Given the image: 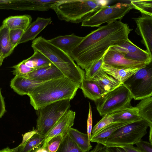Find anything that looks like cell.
Instances as JSON below:
<instances>
[{
  "mask_svg": "<svg viewBox=\"0 0 152 152\" xmlns=\"http://www.w3.org/2000/svg\"><path fill=\"white\" fill-rule=\"evenodd\" d=\"M132 30L121 20L101 26L83 37L69 55L77 65L85 69L102 58L110 47L129 39Z\"/></svg>",
  "mask_w": 152,
  "mask_h": 152,
  "instance_id": "obj_1",
  "label": "cell"
},
{
  "mask_svg": "<svg viewBox=\"0 0 152 152\" xmlns=\"http://www.w3.org/2000/svg\"><path fill=\"white\" fill-rule=\"evenodd\" d=\"M80 84L65 77L45 82L28 95L30 104L37 110L57 101L71 100L75 96Z\"/></svg>",
  "mask_w": 152,
  "mask_h": 152,
  "instance_id": "obj_2",
  "label": "cell"
},
{
  "mask_svg": "<svg viewBox=\"0 0 152 152\" xmlns=\"http://www.w3.org/2000/svg\"><path fill=\"white\" fill-rule=\"evenodd\" d=\"M31 46L34 50L38 51L45 56L69 80L81 84L85 78V71L75 63L68 53L42 36L33 40Z\"/></svg>",
  "mask_w": 152,
  "mask_h": 152,
  "instance_id": "obj_3",
  "label": "cell"
},
{
  "mask_svg": "<svg viewBox=\"0 0 152 152\" xmlns=\"http://www.w3.org/2000/svg\"><path fill=\"white\" fill-rule=\"evenodd\" d=\"M107 3V1L62 0L52 10L59 20L79 23L94 15Z\"/></svg>",
  "mask_w": 152,
  "mask_h": 152,
  "instance_id": "obj_4",
  "label": "cell"
},
{
  "mask_svg": "<svg viewBox=\"0 0 152 152\" xmlns=\"http://www.w3.org/2000/svg\"><path fill=\"white\" fill-rule=\"evenodd\" d=\"M149 124L141 119L126 125L114 132L108 139L105 147H121L134 145L147 133Z\"/></svg>",
  "mask_w": 152,
  "mask_h": 152,
  "instance_id": "obj_5",
  "label": "cell"
},
{
  "mask_svg": "<svg viewBox=\"0 0 152 152\" xmlns=\"http://www.w3.org/2000/svg\"><path fill=\"white\" fill-rule=\"evenodd\" d=\"M70 99L57 101L36 111L37 116L36 129L44 136L70 107Z\"/></svg>",
  "mask_w": 152,
  "mask_h": 152,
  "instance_id": "obj_6",
  "label": "cell"
},
{
  "mask_svg": "<svg viewBox=\"0 0 152 152\" xmlns=\"http://www.w3.org/2000/svg\"><path fill=\"white\" fill-rule=\"evenodd\" d=\"M132 94L124 84L103 95L96 102L99 115L103 116L120 109L132 106Z\"/></svg>",
  "mask_w": 152,
  "mask_h": 152,
  "instance_id": "obj_7",
  "label": "cell"
},
{
  "mask_svg": "<svg viewBox=\"0 0 152 152\" xmlns=\"http://www.w3.org/2000/svg\"><path fill=\"white\" fill-rule=\"evenodd\" d=\"M124 84L134 100H142L152 96V61L139 69Z\"/></svg>",
  "mask_w": 152,
  "mask_h": 152,
  "instance_id": "obj_8",
  "label": "cell"
},
{
  "mask_svg": "<svg viewBox=\"0 0 152 152\" xmlns=\"http://www.w3.org/2000/svg\"><path fill=\"white\" fill-rule=\"evenodd\" d=\"M133 8L130 3H118L113 5L105 6L94 15L81 23L84 27H99L118 20H121Z\"/></svg>",
  "mask_w": 152,
  "mask_h": 152,
  "instance_id": "obj_9",
  "label": "cell"
},
{
  "mask_svg": "<svg viewBox=\"0 0 152 152\" xmlns=\"http://www.w3.org/2000/svg\"><path fill=\"white\" fill-rule=\"evenodd\" d=\"M121 54L125 58L149 63L152 57L146 50L134 44L129 39L110 47Z\"/></svg>",
  "mask_w": 152,
  "mask_h": 152,
  "instance_id": "obj_10",
  "label": "cell"
},
{
  "mask_svg": "<svg viewBox=\"0 0 152 152\" xmlns=\"http://www.w3.org/2000/svg\"><path fill=\"white\" fill-rule=\"evenodd\" d=\"M102 58L104 63L118 69L141 68L149 64L125 58L120 53L110 47L105 52Z\"/></svg>",
  "mask_w": 152,
  "mask_h": 152,
  "instance_id": "obj_11",
  "label": "cell"
},
{
  "mask_svg": "<svg viewBox=\"0 0 152 152\" xmlns=\"http://www.w3.org/2000/svg\"><path fill=\"white\" fill-rule=\"evenodd\" d=\"M133 19L137 26L135 32L141 37V42L152 57V16L142 14L141 16Z\"/></svg>",
  "mask_w": 152,
  "mask_h": 152,
  "instance_id": "obj_12",
  "label": "cell"
},
{
  "mask_svg": "<svg viewBox=\"0 0 152 152\" xmlns=\"http://www.w3.org/2000/svg\"><path fill=\"white\" fill-rule=\"evenodd\" d=\"M75 114V112L68 110L44 136V141L41 147L45 148L50 140L55 136L61 134L64 136L69 128L73 125Z\"/></svg>",
  "mask_w": 152,
  "mask_h": 152,
  "instance_id": "obj_13",
  "label": "cell"
},
{
  "mask_svg": "<svg viewBox=\"0 0 152 152\" xmlns=\"http://www.w3.org/2000/svg\"><path fill=\"white\" fill-rule=\"evenodd\" d=\"M61 1L16 0L14 3V7L16 10L47 11L52 9Z\"/></svg>",
  "mask_w": 152,
  "mask_h": 152,
  "instance_id": "obj_14",
  "label": "cell"
},
{
  "mask_svg": "<svg viewBox=\"0 0 152 152\" xmlns=\"http://www.w3.org/2000/svg\"><path fill=\"white\" fill-rule=\"evenodd\" d=\"M21 77L36 80L47 81L64 76L57 68L52 64L35 69Z\"/></svg>",
  "mask_w": 152,
  "mask_h": 152,
  "instance_id": "obj_15",
  "label": "cell"
},
{
  "mask_svg": "<svg viewBox=\"0 0 152 152\" xmlns=\"http://www.w3.org/2000/svg\"><path fill=\"white\" fill-rule=\"evenodd\" d=\"M45 82L46 81L36 80L15 75L11 81L10 86L18 94L28 95L39 85Z\"/></svg>",
  "mask_w": 152,
  "mask_h": 152,
  "instance_id": "obj_16",
  "label": "cell"
},
{
  "mask_svg": "<svg viewBox=\"0 0 152 152\" xmlns=\"http://www.w3.org/2000/svg\"><path fill=\"white\" fill-rule=\"evenodd\" d=\"M52 21L51 18L38 17L24 31L19 44L34 40L37 35Z\"/></svg>",
  "mask_w": 152,
  "mask_h": 152,
  "instance_id": "obj_17",
  "label": "cell"
},
{
  "mask_svg": "<svg viewBox=\"0 0 152 152\" xmlns=\"http://www.w3.org/2000/svg\"><path fill=\"white\" fill-rule=\"evenodd\" d=\"M83 38V37L73 33L69 35L59 36L48 40L55 46L69 54Z\"/></svg>",
  "mask_w": 152,
  "mask_h": 152,
  "instance_id": "obj_18",
  "label": "cell"
},
{
  "mask_svg": "<svg viewBox=\"0 0 152 152\" xmlns=\"http://www.w3.org/2000/svg\"><path fill=\"white\" fill-rule=\"evenodd\" d=\"M133 122H113L94 134H91V142L101 144L105 146L109 137L116 131Z\"/></svg>",
  "mask_w": 152,
  "mask_h": 152,
  "instance_id": "obj_19",
  "label": "cell"
},
{
  "mask_svg": "<svg viewBox=\"0 0 152 152\" xmlns=\"http://www.w3.org/2000/svg\"><path fill=\"white\" fill-rule=\"evenodd\" d=\"M80 88L85 97L96 102L105 94L102 88L92 80L85 78L80 84Z\"/></svg>",
  "mask_w": 152,
  "mask_h": 152,
  "instance_id": "obj_20",
  "label": "cell"
},
{
  "mask_svg": "<svg viewBox=\"0 0 152 152\" xmlns=\"http://www.w3.org/2000/svg\"><path fill=\"white\" fill-rule=\"evenodd\" d=\"M113 122H134L142 119L140 116L137 108L132 106L110 114Z\"/></svg>",
  "mask_w": 152,
  "mask_h": 152,
  "instance_id": "obj_21",
  "label": "cell"
},
{
  "mask_svg": "<svg viewBox=\"0 0 152 152\" xmlns=\"http://www.w3.org/2000/svg\"><path fill=\"white\" fill-rule=\"evenodd\" d=\"M102 69L122 84L141 68H131L125 69L115 68L103 63Z\"/></svg>",
  "mask_w": 152,
  "mask_h": 152,
  "instance_id": "obj_22",
  "label": "cell"
},
{
  "mask_svg": "<svg viewBox=\"0 0 152 152\" xmlns=\"http://www.w3.org/2000/svg\"><path fill=\"white\" fill-rule=\"evenodd\" d=\"M104 91L105 94L119 86L122 84L102 69L92 79Z\"/></svg>",
  "mask_w": 152,
  "mask_h": 152,
  "instance_id": "obj_23",
  "label": "cell"
},
{
  "mask_svg": "<svg viewBox=\"0 0 152 152\" xmlns=\"http://www.w3.org/2000/svg\"><path fill=\"white\" fill-rule=\"evenodd\" d=\"M32 19L31 16L28 15L11 16L5 19L2 25L9 30L20 29L25 31L31 23Z\"/></svg>",
  "mask_w": 152,
  "mask_h": 152,
  "instance_id": "obj_24",
  "label": "cell"
},
{
  "mask_svg": "<svg viewBox=\"0 0 152 152\" xmlns=\"http://www.w3.org/2000/svg\"><path fill=\"white\" fill-rule=\"evenodd\" d=\"M44 136L38 132L24 142L15 148L16 152H32L41 147L43 145Z\"/></svg>",
  "mask_w": 152,
  "mask_h": 152,
  "instance_id": "obj_25",
  "label": "cell"
},
{
  "mask_svg": "<svg viewBox=\"0 0 152 152\" xmlns=\"http://www.w3.org/2000/svg\"><path fill=\"white\" fill-rule=\"evenodd\" d=\"M67 134L83 152H88L92 148L87 134L72 127L69 128Z\"/></svg>",
  "mask_w": 152,
  "mask_h": 152,
  "instance_id": "obj_26",
  "label": "cell"
},
{
  "mask_svg": "<svg viewBox=\"0 0 152 152\" xmlns=\"http://www.w3.org/2000/svg\"><path fill=\"white\" fill-rule=\"evenodd\" d=\"M10 30L5 26H0V54L5 58L9 56L15 48L9 37Z\"/></svg>",
  "mask_w": 152,
  "mask_h": 152,
  "instance_id": "obj_27",
  "label": "cell"
},
{
  "mask_svg": "<svg viewBox=\"0 0 152 152\" xmlns=\"http://www.w3.org/2000/svg\"><path fill=\"white\" fill-rule=\"evenodd\" d=\"M33 55L23 61L28 67L37 69L53 64L44 55L38 51L34 50Z\"/></svg>",
  "mask_w": 152,
  "mask_h": 152,
  "instance_id": "obj_28",
  "label": "cell"
},
{
  "mask_svg": "<svg viewBox=\"0 0 152 152\" xmlns=\"http://www.w3.org/2000/svg\"><path fill=\"white\" fill-rule=\"evenodd\" d=\"M136 107L140 117L152 126V96L141 100Z\"/></svg>",
  "mask_w": 152,
  "mask_h": 152,
  "instance_id": "obj_29",
  "label": "cell"
},
{
  "mask_svg": "<svg viewBox=\"0 0 152 152\" xmlns=\"http://www.w3.org/2000/svg\"><path fill=\"white\" fill-rule=\"evenodd\" d=\"M56 152H83L67 133Z\"/></svg>",
  "mask_w": 152,
  "mask_h": 152,
  "instance_id": "obj_30",
  "label": "cell"
},
{
  "mask_svg": "<svg viewBox=\"0 0 152 152\" xmlns=\"http://www.w3.org/2000/svg\"><path fill=\"white\" fill-rule=\"evenodd\" d=\"M133 9L139 10L142 14L152 16V0H130Z\"/></svg>",
  "mask_w": 152,
  "mask_h": 152,
  "instance_id": "obj_31",
  "label": "cell"
},
{
  "mask_svg": "<svg viewBox=\"0 0 152 152\" xmlns=\"http://www.w3.org/2000/svg\"><path fill=\"white\" fill-rule=\"evenodd\" d=\"M103 63V58L94 61L85 69V78L91 80L102 69Z\"/></svg>",
  "mask_w": 152,
  "mask_h": 152,
  "instance_id": "obj_32",
  "label": "cell"
},
{
  "mask_svg": "<svg viewBox=\"0 0 152 152\" xmlns=\"http://www.w3.org/2000/svg\"><path fill=\"white\" fill-rule=\"evenodd\" d=\"M113 122V118L110 114H106L104 115L102 118L93 127L91 134H94Z\"/></svg>",
  "mask_w": 152,
  "mask_h": 152,
  "instance_id": "obj_33",
  "label": "cell"
},
{
  "mask_svg": "<svg viewBox=\"0 0 152 152\" xmlns=\"http://www.w3.org/2000/svg\"><path fill=\"white\" fill-rule=\"evenodd\" d=\"M64 136L63 135L61 134L52 137L48 141L45 148L48 152H56Z\"/></svg>",
  "mask_w": 152,
  "mask_h": 152,
  "instance_id": "obj_34",
  "label": "cell"
},
{
  "mask_svg": "<svg viewBox=\"0 0 152 152\" xmlns=\"http://www.w3.org/2000/svg\"><path fill=\"white\" fill-rule=\"evenodd\" d=\"M12 67L14 69L12 71L13 74L20 76L28 74L35 69L27 66L23 61Z\"/></svg>",
  "mask_w": 152,
  "mask_h": 152,
  "instance_id": "obj_35",
  "label": "cell"
},
{
  "mask_svg": "<svg viewBox=\"0 0 152 152\" xmlns=\"http://www.w3.org/2000/svg\"><path fill=\"white\" fill-rule=\"evenodd\" d=\"M24 31L20 29L10 30L9 37L12 45L15 48L19 44V41Z\"/></svg>",
  "mask_w": 152,
  "mask_h": 152,
  "instance_id": "obj_36",
  "label": "cell"
},
{
  "mask_svg": "<svg viewBox=\"0 0 152 152\" xmlns=\"http://www.w3.org/2000/svg\"><path fill=\"white\" fill-rule=\"evenodd\" d=\"M135 145L136 147L142 152H152V144L141 140Z\"/></svg>",
  "mask_w": 152,
  "mask_h": 152,
  "instance_id": "obj_37",
  "label": "cell"
},
{
  "mask_svg": "<svg viewBox=\"0 0 152 152\" xmlns=\"http://www.w3.org/2000/svg\"><path fill=\"white\" fill-rule=\"evenodd\" d=\"M89 109L87 121V131L88 140L90 141V139L92 129L93 119L91 107L89 102Z\"/></svg>",
  "mask_w": 152,
  "mask_h": 152,
  "instance_id": "obj_38",
  "label": "cell"
},
{
  "mask_svg": "<svg viewBox=\"0 0 152 152\" xmlns=\"http://www.w3.org/2000/svg\"><path fill=\"white\" fill-rule=\"evenodd\" d=\"M6 111L5 106L4 98L3 96L0 88V118Z\"/></svg>",
  "mask_w": 152,
  "mask_h": 152,
  "instance_id": "obj_39",
  "label": "cell"
},
{
  "mask_svg": "<svg viewBox=\"0 0 152 152\" xmlns=\"http://www.w3.org/2000/svg\"><path fill=\"white\" fill-rule=\"evenodd\" d=\"M105 152H127L122 148L117 147H105Z\"/></svg>",
  "mask_w": 152,
  "mask_h": 152,
  "instance_id": "obj_40",
  "label": "cell"
},
{
  "mask_svg": "<svg viewBox=\"0 0 152 152\" xmlns=\"http://www.w3.org/2000/svg\"><path fill=\"white\" fill-rule=\"evenodd\" d=\"M105 146L104 145L97 143L92 150L87 152H105Z\"/></svg>",
  "mask_w": 152,
  "mask_h": 152,
  "instance_id": "obj_41",
  "label": "cell"
},
{
  "mask_svg": "<svg viewBox=\"0 0 152 152\" xmlns=\"http://www.w3.org/2000/svg\"><path fill=\"white\" fill-rule=\"evenodd\" d=\"M121 148L127 152H142L133 145H126L121 147Z\"/></svg>",
  "mask_w": 152,
  "mask_h": 152,
  "instance_id": "obj_42",
  "label": "cell"
},
{
  "mask_svg": "<svg viewBox=\"0 0 152 152\" xmlns=\"http://www.w3.org/2000/svg\"><path fill=\"white\" fill-rule=\"evenodd\" d=\"M0 152H16L15 148L11 149L8 147L0 150Z\"/></svg>",
  "mask_w": 152,
  "mask_h": 152,
  "instance_id": "obj_43",
  "label": "cell"
},
{
  "mask_svg": "<svg viewBox=\"0 0 152 152\" xmlns=\"http://www.w3.org/2000/svg\"><path fill=\"white\" fill-rule=\"evenodd\" d=\"M150 127V131L149 136V142L152 144V126L149 127Z\"/></svg>",
  "mask_w": 152,
  "mask_h": 152,
  "instance_id": "obj_44",
  "label": "cell"
},
{
  "mask_svg": "<svg viewBox=\"0 0 152 152\" xmlns=\"http://www.w3.org/2000/svg\"><path fill=\"white\" fill-rule=\"evenodd\" d=\"M35 152H48L47 150L45 148L41 147L38 148L36 150Z\"/></svg>",
  "mask_w": 152,
  "mask_h": 152,
  "instance_id": "obj_45",
  "label": "cell"
},
{
  "mask_svg": "<svg viewBox=\"0 0 152 152\" xmlns=\"http://www.w3.org/2000/svg\"><path fill=\"white\" fill-rule=\"evenodd\" d=\"M4 58L3 56L1 54H0V66L2 65Z\"/></svg>",
  "mask_w": 152,
  "mask_h": 152,
  "instance_id": "obj_46",
  "label": "cell"
},
{
  "mask_svg": "<svg viewBox=\"0 0 152 152\" xmlns=\"http://www.w3.org/2000/svg\"><path fill=\"white\" fill-rule=\"evenodd\" d=\"M35 151H33V152H35Z\"/></svg>",
  "mask_w": 152,
  "mask_h": 152,
  "instance_id": "obj_47",
  "label": "cell"
}]
</instances>
